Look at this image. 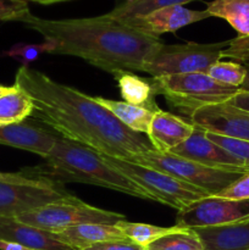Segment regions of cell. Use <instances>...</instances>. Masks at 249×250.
Segmentation results:
<instances>
[{"label":"cell","instance_id":"cell-1","mask_svg":"<svg viewBox=\"0 0 249 250\" xmlns=\"http://www.w3.org/2000/svg\"><path fill=\"white\" fill-rule=\"evenodd\" d=\"M15 84L33 102L31 116L55 129L62 138L100 155L128 161L155 150L146 136L127 128L94 97L61 84L41 71L21 66Z\"/></svg>","mask_w":249,"mask_h":250},{"label":"cell","instance_id":"cell-2","mask_svg":"<svg viewBox=\"0 0 249 250\" xmlns=\"http://www.w3.org/2000/svg\"><path fill=\"white\" fill-rule=\"evenodd\" d=\"M22 23L51 44L50 54L83 59L115 76L142 71L163 42L106 15L84 19L48 20L28 15Z\"/></svg>","mask_w":249,"mask_h":250},{"label":"cell","instance_id":"cell-3","mask_svg":"<svg viewBox=\"0 0 249 250\" xmlns=\"http://www.w3.org/2000/svg\"><path fill=\"white\" fill-rule=\"evenodd\" d=\"M21 172L27 177L45 178L59 185L84 183L154 202L146 190L110 165L103 155L62 137L56 139L50 154L41 166L23 168Z\"/></svg>","mask_w":249,"mask_h":250},{"label":"cell","instance_id":"cell-4","mask_svg":"<svg viewBox=\"0 0 249 250\" xmlns=\"http://www.w3.org/2000/svg\"><path fill=\"white\" fill-rule=\"evenodd\" d=\"M151 84L154 94L164 95L172 109L188 117L200 107L228 103L241 90L202 72L151 78Z\"/></svg>","mask_w":249,"mask_h":250},{"label":"cell","instance_id":"cell-5","mask_svg":"<svg viewBox=\"0 0 249 250\" xmlns=\"http://www.w3.org/2000/svg\"><path fill=\"white\" fill-rule=\"evenodd\" d=\"M103 158L116 170L133 181L153 197L154 202L167 205L172 209L181 211L189 205L210 197L205 190L182 182L165 172L138 165L124 159L105 156Z\"/></svg>","mask_w":249,"mask_h":250},{"label":"cell","instance_id":"cell-6","mask_svg":"<svg viewBox=\"0 0 249 250\" xmlns=\"http://www.w3.org/2000/svg\"><path fill=\"white\" fill-rule=\"evenodd\" d=\"M228 44L229 41L210 44L194 42L175 45L163 44L145 61L143 72L150 75L151 78L186 73H207L210 66L221 60L222 51Z\"/></svg>","mask_w":249,"mask_h":250},{"label":"cell","instance_id":"cell-7","mask_svg":"<svg viewBox=\"0 0 249 250\" xmlns=\"http://www.w3.org/2000/svg\"><path fill=\"white\" fill-rule=\"evenodd\" d=\"M16 219L29 226L56 233L68 227L84 224L116 225L126 220V217L119 212L92 207L75 195H70L65 199L20 215Z\"/></svg>","mask_w":249,"mask_h":250},{"label":"cell","instance_id":"cell-8","mask_svg":"<svg viewBox=\"0 0 249 250\" xmlns=\"http://www.w3.org/2000/svg\"><path fill=\"white\" fill-rule=\"evenodd\" d=\"M129 161L155 168L182 182L195 186L205 190L210 197H217L222 190L236 182L241 176L246 175V173L208 167L202 164L173 155L171 153H159L156 150L144 155L134 156Z\"/></svg>","mask_w":249,"mask_h":250},{"label":"cell","instance_id":"cell-9","mask_svg":"<svg viewBox=\"0 0 249 250\" xmlns=\"http://www.w3.org/2000/svg\"><path fill=\"white\" fill-rule=\"evenodd\" d=\"M249 221V199L208 197L178 211L176 226L207 229Z\"/></svg>","mask_w":249,"mask_h":250},{"label":"cell","instance_id":"cell-10","mask_svg":"<svg viewBox=\"0 0 249 250\" xmlns=\"http://www.w3.org/2000/svg\"><path fill=\"white\" fill-rule=\"evenodd\" d=\"M72 195L59 183L19 185L0 182V216L17 217Z\"/></svg>","mask_w":249,"mask_h":250},{"label":"cell","instance_id":"cell-11","mask_svg":"<svg viewBox=\"0 0 249 250\" xmlns=\"http://www.w3.org/2000/svg\"><path fill=\"white\" fill-rule=\"evenodd\" d=\"M188 119L195 128L208 133L249 142V112L229 103L200 107Z\"/></svg>","mask_w":249,"mask_h":250},{"label":"cell","instance_id":"cell-12","mask_svg":"<svg viewBox=\"0 0 249 250\" xmlns=\"http://www.w3.org/2000/svg\"><path fill=\"white\" fill-rule=\"evenodd\" d=\"M210 17H219L228 22L237 32L229 41L221 58H229L244 65L249 61V0H212L207 9Z\"/></svg>","mask_w":249,"mask_h":250},{"label":"cell","instance_id":"cell-13","mask_svg":"<svg viewBox=\"0 0 249 250\" xmlns=\"http://www.w3.org/2000/svg\"><path fill=\"white\" fill-rule=\"evenodd\" d=\"M173 155L195 161L208 167L232 171L238 173H249V167L229 151L210 141L207 132L195 128L192 136L170 151Z\"/></svg>","mask_w":249,"mask_h":250},{"label":"cell","instance_id":"cell-14","mask_svg":"<svg viewBox=\"0 0 249 250\" xmlns=\"http://www.w3.org/2000/svg\"><path fill=\"white\" fill-rule=\"evenodd\" d=\"M209 17L210 15L208 14L207 10L199 11V10L187 9L183 5H176V6L156 10L144 16L133 17L120 22L142 33L159 38L160 34L176 32L188 24L203 21Z\"/></svg>","mask_w":249,"mask_h":250},{"label":"cell","instance_id":"cell-15","mask_svg":"<svg viewBox=\"0 0 249 250\" xmlns=\"http://www.w3.org/2000/svg\"><path fill=\"white\" fill-rule=\"evenodd\" d=\"M59 137L44 127L26 121L0 127V146L31 151L44 159L50 154Z\"/></svg>","mask_w":249,"mask_h":250},{"label":"cell","instance_id":"cell-16","mask_svg":"<svg viewBox=\"0 0 249 250\" xmlns=\"http://www.w3.org/2000/svg\"><path fill=\"white\" fill-rule=\"evenodd\" d=\"M195 127L189 121L171 112L159 110L154 114L146 138L159 153H170L172 149L187 141Z\"/></svg>","mask_w":249,"mask_h":250},{"label":"cell","instance_id":"cell-17","mask_svg":"<svg viewBox=\"0 0 249 250\" xmlns=\"http://www.w3.org/2000/svg\"><path fill=\"white\" fill-rule=\"evenodd\" d=\"M0 239L15 242L33 250H76L56 238L53 232L29 226L16 217L0 216Z\"/></svg>","mask_w":249,"mask_h":250},{"label":"cell","instance_id":"cell-18","mask_svg":"<svg viewBox=\"0 0 249 250\" xmlns=\"http://www.w3.org/2000/svg\"><path fill=\"white\" fill-rule=\"evenodd\" d=\"M56 238L72 247L76 250H83L94 244L105 242L127 241V237L116 225L84 224L54 233Z\"/></svg>","mask_w":249,"mask_h":250},{"label":"cell","instance_id":"cell-19","mask_svg":"<svg viewBox=\"0 0 249 250\" xmlns=\"http://www.w3.org/2000/svg\"><path fill=\"white\" fill-rule=\"evenodd\" d=\"M204 250H249V221L207 229H192Z\"/></svg>","mask_w":249,"mask_h":250},{"label":"cell","instance_id":"cell-20","mask_svg":"<svg viewBox=\"0 0 249 250\" xmlns=\"http://www.w3.org/2000/svg\"><path fill=\"white\" fill-rule=\"evenodd\" d=\"M94 99L107 111L111 112L127 128L146 136L155 112L144 106L132 105L126 102H119V100L106 99L104 97H94Z\"/></svg>","mask_w":249,"mask_h":250},{"label":"cell","instance_id":"cell-21","mask_svg":"<svg viewBox=\"0 0 249 250\" xmlns=\"http://www.w3.org/2000/svg\"><path fill=\"white\" fill-rule=\"evenodd\" d=\"M119 83L120 93L124 98V102L132 105L144 106L151 111H159L155 103L151 80H144L138 77L133 72H119L114 76Z\"/></svg>","mask_w":249,"mask_h":250},{"label":"cell","instance_id":"cell-22","mask_svg":"<svg viewBox=\"0 0 249 250\" xmlns=\"http://www.w3.org/2000/svg\"><path fill=\"white\" fill-rule=\"evenodd\" d=\"M32 112L33 102L16 84L11 85L6 93L0 95V127L23 122Z\"/></svg>","mask_w":249,"mask_h":250},{"label":"cell","instance_id":"cell-23","mask_svg":"<svg viewBox=\"0 0 249 250\" xmlns=\"http://www.w3.org/2000/svg\"><path fill=\"white\" fill-rule=\"evenodd\" d=\"M190 1L193 0H129V1H124V4L119 5L105 15L116 21H124V20L133 19V17L144 16V15H148L156 10L176 6V5H183Z\"/></svg>","mask_w":249,"mask_h":250},{"label":"cell","instance_id":"cell-24","mask_svg":"<svg viewBox=\"0 0 249 250\" xmlns=\"http://www.w3.org/2000/svg\"><path fill=\"white\" fill-rule=\"evenodd\" d=\"M116 226L124 232L127 239L143 247V248L149 246L151 242L182 229V227L176 226V225L172 227H160L155 226V225L141 224V222H129L127 220L117 222Z\"/></svg>","mask_w":249,"mask_h":250},{"label":"cell","instance_id":"cell-25","mask_svg":"<svg viewBox=\"0 0 249 250\" xmlns=\"http://www.w3.org/2000/svg\"><path fill=\"white\" fill-rule=\"evenodd\" d=\"M145 250H204V247L192 229H180L151 242Z\"/></svg>","mask_w":249,"mask_h":250},{"label":"cell","instance_id":"cell-26","mask_svg":"<svg viewBox=\"0 0 249 250\" xmlns=\"http://www.w3.org/2000/svg\"><path fill=\"white\" fill-rule=\"evenodd\" d=\"M208 75L216 82L231 87L241 88L247 76L244 65L234 61H216L208 70Z\"/></svg>","mask_w":249,"mask_h":250},{"label":"cell","instance_id":"cell-27","mask_svg":"<svg viewBox=\"0 0 249 250\" xmlns=\"http://www.w3.org/2000/svg\"><path fill=\"white\" fill-rule=\"evenodd\" d=\"M50 50L51 44L48 43V42H44V43L41 44L19 43L11 46L9 50L1 53V55L16 59L22 63V66H29V63L38 60L42 54H50Z\"/></svg>","mask_w":249,"mask_h":250},{"label":"cell","instance_id":"cell-28","mask_svg":"<svg viewBox=\"0 0 249 250\" xmlns=\"http://www.w3.org/2000/svg\"><path fill=\"white\" fill-rule=\"evenodd\" d=\"M207 136L210 141H212L214 143L219 144L220 146L226 149L227 151H229L232 155L236 156V158L239 159L244 165L249 167V142L232 139L228 138V137L220 136V134L208 133V132Z\"/></svg>","mask_w":249,"mask_h":250},{"label":"cell","instance_id":"cell-29","mask_svg":"<svg viewBox=\"0 0 249 250\" xmlns=\"http://www.w3.org/2000/svg\"><path fill=\"white\" fill-rule=\"evenodd\" d=\"M31 15L27 1L24 0H0V20L22 22Z\"/></svg>","mask_w":249,"mask_h":250},{"label":"cell","instance_id":"cell-30","mask_svg":"<svg viewBox=\"0 0 249 250\" xmlns=\"http://www.w3.org/2000/svg\"><path fill=\"white\" fill-rule=\"evenodd\" d=\"M217 197L225 199H249V173L241 176Z\"/></svg>","mask_w":249,"mask_h":250},{"label":"cell","instance_id":"cell-31","mask_svg":"<svg viewBox=\"0 0 249 250\" xmlns=\"http://www.w3.org/2000/svg\"><path fill=\"white\" fill-rule=\"evenodd\" d=\"M83 250H145V248L127 239V241L105 242V243L94 244V246L88 247Z\"/></svg>","mask_w":249,"mask_h":250},{"label":"cell","instance_id":"cell-32","mask_svg":"<svg viewBox=\"0 0 249 250\" xmlns=\"http://www.w3.org/2000/svg\"><path fill=\"white\" fill-rule=\"evenodd\" d=\"M229 104L233 105V106L238 107V109L244 110V111L249 112V93L248 92H242L239 90L231 100H229Z\"/></svg>","mask_w":249,"mask_h":250},{"label":"cell","instance_id":"cell-33","mask_svg":"<svg viewBox=\"0 0 249 250\" xmlns=\"http://www.w3.org/2000/svg\"><path fill=\"white\" fill-rule=\"evenodd\" d=\"M0 250H33V249L27 248V247L22 246V244H19V243H15V242L2 241V239H0Z\"/></svg>","mask_w":249,"mask_h":250},{"label":"cell","instance_id":"cell-34","mask_svg":"<svg viewBox=\"0 0 249 250\" xmlns=\"http://www.w3.org/2000/svg\"><path fill=\"white\" fill-rule=\"evenodd\" d=\"M244 67H246V70H247V76H246V80H244V83L242 84V87L239 88V89H241L242 92L249 93V61L248 62L244 63Z\"/></svg>","mask_w":249,"mask_h":250},{"label":"cell","instance_id":"cell-35","mask_svg":"<svg viewBox=\"0 0 249 250\" xmlns=\"http://www.w3.org/2000/svg\"><path fill=\"white\" fill-rule=\"evenodd\" d=\"M24 1H34L42 5H51V4H58V2L71 1V0H24Z\"/></svg>","mask_w":249,"mask_h":250},{"label":"cell","instance_id":"cell-36","mask_svg":"<svg viewBox=\"0 0 249 250\" xmlns=\"http://www.w3.org/2000/svg\"><path fill=\"white\" fill-rule=\"evenodd\" d=\"M10 87H11V85H10ZM10 87H6V85H2V84H0V95H1V94H4V93H6L7 90L10 89Z\"/></svg>","mask_w":249,"mask_h":250},{"label":"cell","instance_id":"cell-37","mask_svg":"<svg viewBox=\"0 0 249 250\" xmlns=\"http://www.w3.org/2000/svg\"><path fill=\"white\" fill-rule=\"evenodd\" d=\"M127 1H129V0H127Z\"/></svg>","mask_w":249,"mask_h":250},{"label":"cell","instance_id":"cell-38","mask_svg":"<svg viewBox=\"0 0 249 250\" xmlns=\"http://www.w3.org/2000/svg\"><path fill=\"white\" fill-rule=\"evenodd\" d=\"M1 95H2V94H1Z\"/></svg>","mask_w":249,"mask_h":250}]
</instances>
